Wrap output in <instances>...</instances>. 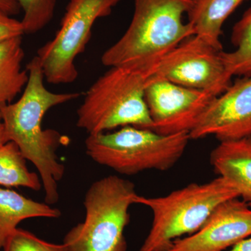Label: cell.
Wrapping results in <instances>:
<instances>
[{
	"label": "cell",
	"mask_w": 251,
	"mask_h": 251,
	"mask_svg": "<svg viewBox=\"0 0 251 251\" xmlns=\"http://www.w3.org/2000/svg\"><path fill=\"white\" fill-rule=\"evenodd\" d=\"M26 70L29 79L21 98L0 107V113L8 140L17 145L26 160L39 171L45 202L51 205L59 201L58 182L65 173L57 151L67 145L69 139L57 130L43 129V119L50 109L72 101L80 94L54 93L48 90L37 56L28 63Z\"/></svg>",
	"instance_id": "6da1fadb"
},
{
	"label": "cell",
	"mask_w": 251,
	"mask_h": 251,
	"mask_svg": "<svg viewBox=\"0 0 251 251\" xmlns=\"http://www.w3.org/2000/svg\"><path fill=\"white\" fill-rule=\"evenodd\" d=\"M192 0H134V12L128 29L102 54L105 67H124L148 77L167 53L194 35L184 23Z\"/></svg>",
	"instance_id": "7a4b0ae2"
},
{
	"label": "cell",
	"mask_w": 251,
	"mask_h": 251,
	"mask_svg": "<svg viewBox=\"0 0 251 251\" xmlns=\"http://www.w3.org/2000/svg\"><path fill=\"white\" fill-rule=\"evenodd\" d=\"M235 198H239L235 188L221 176L161 197L137 195L135 204L148 206L153 214L151 229L139 251L168 250L178 238L201 228L220 204Z\"/></svg>",
	"instance_id": "3957f363"
},
{
	"label": "cell",
	"mask_w": 251,
	"mask_h": 251,
	"mask_svg": "<svg viewBox=\"0 0 251 251\" xmlns=\"http://www.w3.org/2000/svg\"><path fill=\"white\" fill-rule=\"evenodd\" d=\"M137 195L133 182L116 175L94 182L85 194V220L64 237L68 251H126L125 229Z\"/></svg>",
	"instance_id": "277c9868"
},
{
	"label": "cell",
	"mask_w": 251,
	"mask_h": 251,
	"mask_svg": "<svg viewBox=\"0 0 251 251\" xmlns=\"http://www.w3.org/2000/svg\"><path fill=\"white\" fill-rule=\"evenodd\" d=\"M190 140L187 132L162 135L127 126L112 133L89 135L86 153L96 163L122 175L166 171L179 161Z\"/></svg>",
	"instance_id": "5b68a950"
},
{
	"label": "cell",
	"mask_w": 251,
	"mask_h": 251,
	"mask_svg": "<svg viewBox=\"0 0 251 251\" xmlns=\"http://www.w3.org/2000/svg\"><path fill=\"white\" fill-rule=\"evenodd\" d=\"M148 77L124 67H110L85 94L77 126L89 135L118 127L150 129L152 124L145 100Z\"/></svg>",
	"instance_id": "8992f818"
},
{
	"label": "cell",
	"mask_w": 251,
	"mask_h": 251,
	"mask_svg": "<svg viewBox=\"0 0 251 251\" xmlns=\"http://www.w3.org/2000/svg\"><path fill=\"white\" fill-rule=\"evenodd\" d=\"M122 0H70L60 27L51 40L37 50L45 80L52 85L70 84L78 72L75 60L85 51L94 23L111 14Z\"/></svg>",
	"instance_id": "52a82bcc"
},
{
	"label": "cell",
	"mask_w": 251,
	"mask_h": 251,
	"mask_svg": "<svg viewBox=\"0 0 251 251\" xmlns=\"http://www.w3.org/2000/svg\"><path fill=\"white\" fill-rule=\"evenodd\" d=\"M222 51L194 34L167 53L148 79H161L219 96L228 88L233 77L226 69Z\"/></svg>",
	"instance_id": "ba28073f"
},
{
	"label": "cell",
	"mask_w": 251,
	"mask_h": 251,
	"mask_svg": "<svg viewBox=\"0 0 251 251\" xmlns=\"http://www.w3.org/2000/svg\"><path fill=\"white\" fill-rule=\"evenodd\" d=\"M217 97L161 79H148L145 100L151 117L150 129L162 135L190 131Z\"/></svg>",
	"instance_id": "9c48e42d"
},
{
	"label": "cell",
	"mask_w": 251,
	"mask_h": 251,
	"mask_svg": "<svg viewBox=\"0 0 251 251\" xmlns=\"http://www.w3.org/2000/svg\"><path fill=\"white\" fill-rule=\"evenodd\" d=\"M214 135L219 142L251 137V76L238 77L206 107L191 140Z\"/></svg>",
	"instance_id": "30bf717a"
},
{
	"label": "cell",
	"mask_w": 251,
	"mask_h": 251,
	"mask_svg": "<svg viewBox=\"0 0 251 251\" xmlns=\"http://www.w3.org/2000/svg\"><path fill=\"white\" fill-rule=\"evenodd\" d=\"M251 236V207L241 198L220 204L202 227L166 251H224Z\"/></svg>",
	"instance_id": "8fae6325"
},
{
	"label": "cell",
	"mask_w": 251,
	"mask_h": 251,
	"mask_svg": "<svg viewBox=\"0 0 251 251\" xmlns=\"http://www.w3.org/2000/svg\"><path fill=\"white\" fill-rule=\"evenodd\" d=\"M210 163L216 174L227 180L251 207V137L219 142L211 151Z\"/></svg>",
	"instance_id": "7c38bea8"
},
{
	"label": "cell",
	"mask_w": 251,
	"mask_h": 251,
	"mask_svg": "<svg viewBox=\"0 0 251 251\" xmlns=\"http://www.w3.org/2000/svg\"><path fill=\"white\" fill-rule=\"evenodd\" d=\"M247 0H192L188 21L195 34L214 48L223 50L221 36L226 20Z\"/></svg>",
	"instance_id": "4fadbf2b"
},
{
	"label": "cell",
	"mask_w": 251,
	"mask_h": 251,
	"mask_svg": "<svg viewBox=\"0 0 251 251\" xmlns=\"http://www.w3.org/2000/svg\"><path fill=\"white\" fill-rule=\"evenodd\" d=\"M62 213L47 203L36 202L12 190L0 188V249L18 225L31 218L57 219Z\"/></svg>",
	"instance_id": "5bb4252c"
},
{
	"label": "cell",
	"mask_w": 251,
	"mask_h": 251,
	"mask_svg": "<svg viewBox=\"0 0 251 251\" xmlns=\"http://www.w3.org/2000/svg\"><path fill=\"white\" fill-rule=\"evenodd\" d=\"M24 57L22 36L0 42V107L12 103L27 85L28 72L22 69Z\"/></svg>",
	"instance_id": "9a60e30c"
},
{
	"label": "cell",
	"mask_w": 251,
	"mask_h": 251,
	"mask_svg": "<svg viewBox=\"0 0 251 251\" xmlns=\"http://www.w3.org/2000/svg\"><path fill=\"white\" fill-rule=\"evenodd\" d=\"M26 158L17 145L9 141L0 146V186L25 187L39 191L42 187L40 176L28 170Z\"/></svg>",
	"instance_id": "2e32d148"
},
{
	"label": "cell",
	"mask_w": 251,
	"mask_h": 251,
	"mask_svg": "<svg viewBox=\"0 0 251 251\" xmlns=\"http://www.w3.org/2000/svg\"><path fill=\"white\" fill-rule=\"evenodd\" d=\"M231 43L234 50L221 52L226 69L232 76H251V7L232 28Z\"/></svg>",
	"instance_id": "e0dca14e"
},
{
	"label": "cell",
	"mask_w": 251,
	"mask_h": 251,
	"mask_svg": "<svg viewBox=\"0 0 251 251\" xmlns=\"http://www.w3.org/2000/svg\"><path fill=\"white\" fill-rule=\"evenodd\" d=\"M23 11L25 34H34L46 27L54 16L57 0H16Z\"/></svg>",
	"instance_id": "ac0fdd59"
},
{
	"label": "cell",
	"mask_w": 251,
	"mask_h": 251,
	"mask_svg": "<svg viewBox=\"0 0 251 251\" xmlns=\"http://www.w3.org/2000/svg\"><path fill=\"white\" fill-rule=\"evenodd\" d=\"M4 251H68L62 244H52L36 237L34 234L16 228L5 242Z\"/></svg>",
	"instance_id": "d6986e66"
},
{
	"label": "cell",
	"mask_w": 251,
	"mask_h": 251,
	"mask_svg": "<svg viewBox=\"0 0 251 251\" xmlns=\"http://www.w3.org/2000/svg\"><path fill=\"white\" fill-rule=\"evenodd\" d=\"M25 34L21 21H18L0 9V42Z\"/></svg>",
	"instance_id": "ffe728a7"
},
{
	"label": "cell",
	"mask_w": 251,
	"mask_h": 251,
	"mask_svg": "<svg viewBox=\"0 0 251 251\" xmlns=\"http://www.w3.org/2000/svg\"><path fill=\"white\" fill-rule=\"evenodd\" d=\"M0 9L10 16H13L19 13L21 7L16 0H0Z\"/></svg>",
	"instance_id": "44dd1931"
},
{
	"label": "cell",
	"mask_w": 251,
	"mask_h": 251,
	"mask_svg": "<svg viewBox=\"0 0 251 251\" xmlns=\"http://www.w3.org/2000/svg\"><path fill=\"white\" fill-rule=\"evenodd\" d=\"M228 251H251V237L246 238L238 242Z\"/></svg>",
	"instance_id": "7402d4cb"
},
{
	"label": "cell",
	"mask_w": 251,
	"mask_h": 251,
	"mask_svg": "<svg viewBox=\"0 0 251 251\" xmlns=\"http://www.w3.org/2000/svg\"><path fill=\"white\" fill-rule=\"evenodd\" d=\"M8 142H9V140H8L4 122H3L1 113H0V146L4 145L5 143H8Z\"/></svg>",
	"instance_id": "603a6c76"
}]
</instances>
